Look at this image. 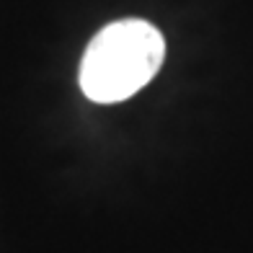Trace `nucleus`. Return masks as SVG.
<instances>
[{"mask_svg":"<svg viewBox=\"0 0 253 253\" xmlns=\"http://www.w3.org/2000/svg\"><path fill=\"white\" fill-rule=\"evenodd\" d=\"M166 60V39L142 18L103 26L80 60V90L96 103H119L142 90Z\"/></svg>","mask_w":253,"mask_h":253,"instance_id":"f257e3e1","label":"nucleus"}]
</instances>
